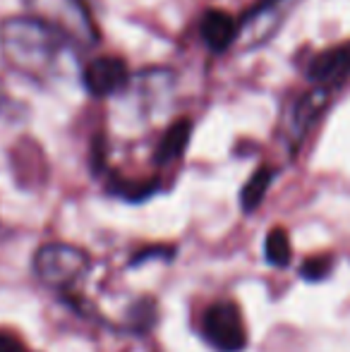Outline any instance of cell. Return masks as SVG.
Segmentation results:
<instances>
[{
    "label": "cell",
    "mask_w": 350,
    "mask_h": 352,
    "mask_svg": "<svg viewBox=\"0 0 350 352\" xmlns=\"http://www.w3.org/2000/svg\"><path fill=\"white\" fill-rule=\"evenodd\" d=\"M82 82L85 89L96 98H108L120 94L130 82V70H127L125 60L113 56H103L91 60L82 72Z\"/></svg>",
    "instance_id": "obj_7"
},
{
    "label": "cell",
    "mask_w": 350,
    "mask_h": 352,
    "mask_svg": "<svg viewBox=\"0 0 350 352\" xmlns=\"http://www.w3.org/2000/svg\"><path fill=\"white\" fill-rule=\"evenodd\" d=\"M65 38L34 14H12L0 22V53L14 72L43 79L56 72Z\"/></svg>",
    "instance_id": "obj_1"
},
{
    "label": "cell",
    "mask_w": 350,
    "mask_h": 352,
    "mask_svg": "<svg viewBox=\"0 0 350 352\" xmlns=\"http://www.w3.org/2000/svg\"><path fill=\"white\" fill-rule=\"evenodd\" d=\"M34 274L46 287L67 292L77 285L91 269V256L82 247L67 242H48L34 254Z\"/></svg>",
    "instance_id": "obj_3"
},
{
    "label": "cell",
    "mask_w": 350,
    "mask_h": 352,
    "mask_svg": "<svg viewBox=\"0 0 350 352\" xmlns=\"http://www.w3.org/2000/svg\"><path fill=\"white\" fill-rule=\"evenodd\" d=\"M331 103V87H314L293 101L288 113L283 116V137L290 148H298Z\"/></svg>",
    "instance_id": "obj_6"
},
{
    "label": "cell",
    "mask_w": 350,
    "mask_h": 352,
    "mask_svg": "<svg viewBox=\"0 0 350 352\" xmlns=\"http://www.w3.org/2000/svg\"><path fill=\"white\" fill-rule=\"evenodd\" d=\"M307 79L314 87H333V84H341L343 79L350 77V41L331 46L327 51L317 53V56L309 60Z\"/></svg>",
    "instance_id": "obj_8"
},
{
    "label": "cell",
    "mask_w": 350,
    "mask_h": 352,
    "mask_svg": "<svg viewBox=\"0 0 350 352\" xmlns=\"http://www.w3.org/2000/svg\"><path fill=\"white\" fill-rule=\"evenodd\" d=\"M12 116H17V103L10 96L5 84L0 82V118H12Z\"/></svg>",
    "instance_id": "obj_15"
},
{
    "label": "cell",
    "mask_w": 350,
    "mask_h": 352,
    "mask_svg": "<svg viewBox=\"0 0 350 352\" xmlns=\"http://www.w3.org/2000/svg\"><path fill=\"white\" fill-rule=\"evenodd\" d=\"M264 254H266V261L271 266H283L290 264V256H293V250H290V237L283 228H274L269 230L266 235V242H264Z\"/></svg>",
    "instance_id": "obj_12"
},
{
    "label": "cell",
    "mask_w": 350,
    "mask_h": 352,
    "mask_svg": "<svg viewBox=\"0 0 350 352\" xmlns=\"http://www.w3.org/2000/svg\"><path fill=\"white\" fill-rule=\"evenodd\" d=\"M271 182H274V168L262 166L250 175V180L245 182L243 192H240V206L245 213H252L254 209H259L269 192Z\"/></svg>",
    "instance_id": "obj_11"
},
{
    "label": "cell",
    "mask_w": 350,
    "mask_h": 352,
    "mask_svg": "<svg viewBox=\"0 0 350 352\" xmlns=\"http://www.w3.org/2000/svg\"><path fill=\"white\" fill-rule=\"evenodd\" d=\"M199 34L211 51H226L235 43L238 34V19L223 10H209L199 22Z\"/></svg>",
    "instance_id": "obj_9"
},
{
    "label": "cell",
    "mask_w": 350,
    "mask_h": 352,
    "mask_svg": "<svg viewBox=\"0 0 350 352\" xmlns=\"http://www.w3.org/2000/svg\"><path fill=\"white\" fill-rule=\"evenodd\" d=\"M201 336L216 352H243L248 326L235 302H214L201 314Z\"/></svg>",
    "instance_id": "obj_5"
},
{
    "label": "cell",
    "mask_w": 350,
    "mask_h": 352,
    "mask_svg": "<svg viewBox=\"0 0 350 352\" xmlns=\"http://www.w3.org/2000/svg\"><path fill=\"white\" fill-rule=\"evenodd\" d=\"M190 137H192V122L190 120L173 122L159 142V148H156V163L168 166V163L182 158L187 144H190Z\"/></svg>",
    "instance_id": "obj_10"
},
{
    "label": "cell",
    "mask_w": 350,
    "mask_h": 352,
    "mask_svg": "<svg viewBox=\"0 0 350 352\" xmlns=\"http://www.w3.org/2000/svg\"><path fill=\"white\" fill-rule=\"evenodd\" d=\"M298 3L300 0H259L238 19V34H235L233 46L243 53L262 48L281 32Z\"/></svg>",
    "instance_id": "obj_4"
},
{
    "label": "cell",
    "mask_w": 350,
    "mask_h": 352,
    "mask_svg": "<svg viewBox=\"0 0 350 352\" xmlns=\"http://www.w3.org/2000/svg\"><path fill=\"white\" fill-rule=\"evenodd\" d=\"M0 352H27V348L14 336L0 333Z\"/></svg>",
    "instance_id": "obj_16"
},
{
    "label": "cell",
    "mask_w": 350,
    "mask_h": 352,
    "mask_svg": "<svg viewBox=\"0 0 350 352\" xmlns=\"http://www.w3.org/2000/svg\"><path fill=\"white\" fill-rule=\"evenodd\" d=\"M116 192L130 201H140V199H146V197L154 195L156 182H146V185L144 182H135V185H130V182H120V187H116Z\"/></svg>",
    "instance_id": "obj_14"
},
{
    "label": "cell",
    "mask_w": 350,
    "mask_h": 352,
    "mask_svg": "<svg viewBox=\"0 0 350 352\" xmlns=\"http://www.w3.org/2000/svg\"><path fill=\"white\" fill-rule=\"evenodd\" d=\"M329 274H331V256H312L300 269V276L307 280H324Z\"/></svg>",
    "instance_id": "obj_13"
},
{
    "label": "cell",
    "mask_w": 350,
    "mask_h": 352,
    "mask_svg": "<svg viewBox=\"0 0 350 352\" xmlns=\"http://www.w3.org/2000/svg\"><path fill=\"white\" fill-rule=\"evenodd\" d=\"M29 14L46 22L65 43L77 48H94L101 38L96 19L87 0H24Z\"/></svg>",
    "instance_id": "obj_2"
}]
</instances>
